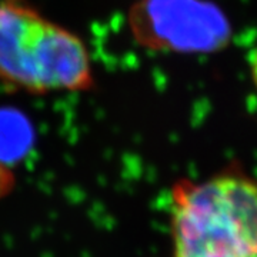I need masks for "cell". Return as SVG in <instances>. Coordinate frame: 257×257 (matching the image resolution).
Masks as SVG:
<instances>
[{
	"instance_id": "277c9868",
	"label": "cell",
	"mask_w": 257,
	"mask_h": 257,
	"mask_svg": "<svg viewBox=\"0 0 257 257\" xmlns=\"http://www.w3.org/2000/svg\"><path fill=\"white\" fill-rule=\"evenodd\" d=\"M250 73H251V79L257 89V46L254 47L251 57H250Z\"/></svg>"
},
{
	"instance_id": "7a4b0ae2",
	"label": "cell",
	"mask_w": 257,
	"mask_h": 257,
	"mask_svg": "<svg viewBox=\"0 0 257 257\" xmlns=\"http://www.w3.org/2000/svg\"><path fill=\"white\" fill-rule=\"evenodd\" d=\"M80 37L18 0H0V83L30 94L83 92L93 86Z\"/></svg>"
},
{
	"instance_id": "6da1fadb",
	"label": "cell",
	"mask_w": 257,
	"mask_h": 257,
	"mask_svg": "<svg viewBox=\"0 0 257 257\" xmlns=\"http://www.w3.org/2000/svg\"><path fill=\"white\" fill-rule=\"evenodd\" d=\"M172 257H257V179L240 169L172 189Z\"/></svg>"
},
{
	"instance_id": "3957f363",
	"label": "cell",
	"mask_w": 257,
	"mask_h": 257,
	"mask_svg": "<svg viewBox=\"0 0 257 257\" xmlns=\"http://www.w3.org/2000/svg\"><path fill=\"white\" fill-rule=\"evenodd\" d=\"M132 26L149 45L176 50H213L229 35L224 16L202 0H142Z\"/></svg>"
}]
</instances>
